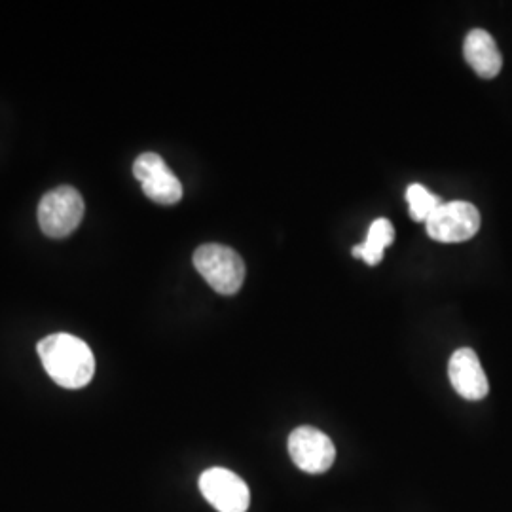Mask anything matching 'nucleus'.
<instances>
[{
    "label": "nucleus",
    "mask_w": 512,
    "mask_h": 512,
    "mask_svg": "<svg viewBox=\"0 0 512 512\" xmlns=\"http://www.w3.org/2000/svg\"><path fill=\"white\" fill-rule=\"evenodd\" d=\"M425 226L429 238L440 243H459L475 238L480 230V213L473 203H442Z\"/></svg>",
    "instance_id": "20e7f679"
},
{
    "label": "nucleus",
    "mask_w": 512,
    "mask_h": 512,
    "mask_svg": "<svg viewBox=\"0 0 512 512\" xmlns=\"http://www.w3.org/2000/svg\"><path fill=\"white\" fill-rule=\"evenodd\" d=\"M406 202H408V209H410V217L416 222H427L429 217L444 203L439 196L431 194L421 184H410L408 186Z\"/></svg>",
    "instance_id": "9b49d317"
},
{
    "label": "nucleus",
    "mask_w": 512,
    "mask_h": 512,
    "mask_svg": "<svg viewBox=\"0 0 512 512\" xmlns=\"http://www.w3.org/2000/svg\"><path fill=\"white\" fill-rule=\"evenodd\" d=\"M84 198L73 186H59L44 194L38 205V224L48 238H67L84 219Z\"/></svg>",
    "instance_id": "7ed1b4c3"
},
{
    "label": "nucleus",
    "mask_w": 512,
    "mask_h": 512,
    "mask_svg": "<svg viewBox=\"0 0 512 512\" xmlns=\"http://www.w3.org/2000/svg\"><path fill=\"white\" fill-rule=\"evenodd\" d=\"M133 175L143 186L145 196L152 202L175 205L183 200V184L160 154H141L133 164Z\"/></svg>",
    "instance_id": "423d86ee"
},
{
    "label": "nucleus",
    "mask_w": 512,
    "mask_h": 512,
    "mask_svg": "<svg viewBox=\"0 0 512 512\" xmlns=\"http://www.w3.org/2000/svg\"><path fill=\"white\" fill-rule=\"evenodd\" d=\"M448 376L454 391L467 401H482L490 393L486 372L471 348L454 351L448 363Z\"/></svg>",
    "instance_id": "6e6552de"
},
{
    "label": "nucleus",
    "mask_w": 512,
    "mask_h": 512,
    "mask_svg": "<svg viewBox=\"0 0 512 512\" xmlns=\"http://www.w3.org/2000/svg\"><path fill=\"white\" fill-rule=\"evenodd\" d=\"M194 266L211 289L224 296L238 293L245 281L243 258L226 245L207 243L196 249Z\"/></svg>",
    "instance_id": "f03ea898"
},
{
    "label": "nucleus",
    "mask_w": 512,
    "mask_h": 512,
    "mask_svg": "<svg viewBox=\"0 0 512 512\" xmlns=\"http://www.w3.org/2000/svg\"><path fill=\"white\" fill-rule=\"evenodd\" d=\"M463 54L471 69L482 78H495L503 67V57L494 37L482 29H473L465 37Z\"/></svg>",
    "instance_id": "1a4fd4ad"
},
{
    "label": "nucleus",
    "mask_w": 512,
    "mask_h": 512,
    "mask_svg": "<svg viewBox=\"0 0 512 512\" xmlns=\"http://www.w3.org/2000/svg\"><path fill=\"white\" fill-rule=\"evenodd\" d=\"M38 357L55 384L65 389H82L95 374V359L90 346L73 334H52L40 340Z\"/></svg>",
    "instance_id": "f257e3e1"
},
{
    "label": "nucleus",
    "mask_w": 512,
    "mask_h": 512,
    "mask_svg": "<svg viewBox=\"0 0 512 512\" xmlns=\"http://www.w3.org/2000/svg\"><path fill=\"white\" fill-rule=\"evenodd\" d=\"M289 456L304 473L321 475L332 467L336 459V448L323 431L304 425L289 435Z\"/></svg>",
    "instance_id": "0eeeda50"
},
{
    "label": "nucleus",
    "mask_w": 512,
    "mask_h": 512,
    "mask_svg": "<svg viewBox=\"0 0 512 512\" xmlns=\"http://www.w3.org/2000/svg\"><path fill=\"white\" fill-rule=\"evenodd\" d=\"M393 239V224L387 219H376L370 224L365 241L361 245H355L351 253L355 258H363L368 266H376L384 258V251L393 243Z\"/></svg>",
    "instance_id": "9d476101"
},
{
    "label": "nucleus",
    "mask_w": 512,
    "mask_h": 512,
    "mask_svg": "<svg viewBox=\"0 0 512 512\" xmlns=\"http://www.w3.org/2000/svg\"><path fill=\"white\" fill-rule=\"evenodd\" d=\"M200 492L219 512H247L251 505L249 486L241 476L224 467H211L200 476Z\"/></svg>",
    "instance_id": "39448f33"
}]
</instances>
